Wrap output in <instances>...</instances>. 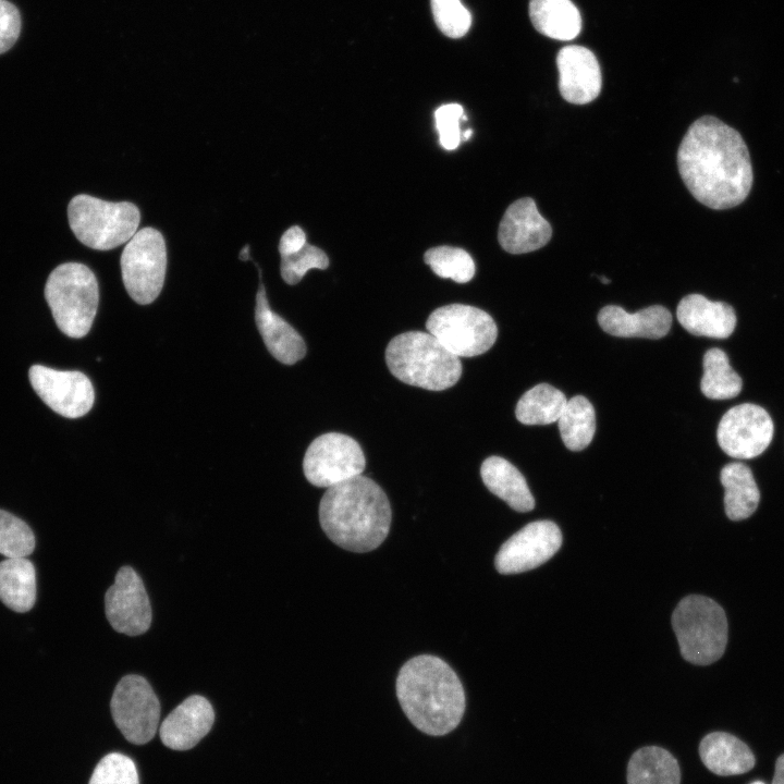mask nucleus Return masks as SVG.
I'll return each instance as SVG.
<instances>
[{"mask_svg":"<svg viewBox=\"0 0 784 784\" xmlns=\"http://www.w3.org/2000/svg\"><path fill=\"white\" fill-rule=\"evenodd\" d=\"M529 16L535 28L549 38L572 40L581 29L580 13L571 0H530Z\"/></svg>","mask_w":784,"mask_h":784,"instance_id":"393cba45","label":"nucleus"},{"mask_svg":"<svg viewBox=\"0 0 784 784\" xmlns=\"http://www.w3.org/2000/svg\"><path fill=\"white\" fill-rule=\"evenodd\" d=\"M466 120L464 109L460 103L442 105L434 111L436 128L443 148L453 150L462 140L460 121Z\"/></svg>","mask_w":784,"mask_h":784,"instance_id":"c9c22d12","label":"nucleus"},{"mask_svg":"<svg viewBox=\"0 0 784 784\" xmlns=\"http://www.w3.org/2000/svg\"><path fill=\"white\" fill-rule=\"evenodd\" d=\"M384 355L387 366L395 378L430 391L453 387L463 371L460 357L429 332L408 331L394 336Z\"/></svg>","mask_w":784,"mask_h":784,"instance_id":"20e7f679","label":"nucleus"},{"mask_svg":"<svg viewBox=\"0 0 784 784\" xmlns=\"http://www.w3.org/2000/svg\"><path fill=\"white\" fill-rule=\"evenodd\" d=\"M566 403L562 391L540 383L523 394L516 404L515 415L524 425H549L559 420Z\"/></svg>","mask_w":784,"mask_h":784,"instance_id":"cd10ccee","label":"nucleus"},{"mask_svg":"<svg viewBox=\"0 0 784 784\" xmlns=\"http://www.w3.org/2000/svg\"><path fill=\"white\" fill-rule=\"evenodd\" d=\"M255 321L269 353L284 365L304 358L307 348L302 335L281 316L272 311L260 281L256 294Z\"/></svg>","mask_w":784,"mask_h":784,"instance_id":"6ab92c4d","label":"nucleus"},{"mask_svg":"<svg viewBox=\"0 0 784 784\" xmlns=\"http://www.w3.org/2000/svg\"><path fill=\"white\" fill-rule=\"evenodd\" d=\"M110 708L115 725L130 743L143 745L155 736L160 703L143 676L122 677L114 688Z\"/></svg>","mask_w":784,"mask_h":784,"instance_id":"9b49d317","label":"nucleus"},{"mask_svg":"<svg viewBox=\"0 0 784 784\" xmlns=\"http://www.w3.org/2000/svg\"><path fill=\"white\" fill-rule=\"evenodd\" d=\"M682 657L697 665L719 660L727 644V620L722 607L699 595L683 598L672 614Z\"/></svg>","mask_w":784,"mask_h":784,"instance_id":"423d86ee","label":"nucleus"},{"mask_svg":"<svg viewBox=\"0 0 784 784\" xmlns=\"http://www.w3.org/2000/svg\"><path fill=\"white\" fill-rule=\"evenodd\" d=\"M68 220L82 244L97 250H109L133 237L138 231L140 213L130 201L113 203L78 194L69 203Z\"/></svg>","mask_w":784,"mask_h":784,"instance_id":"0eeeda50","label":"nucleus"},{"mask_svg":"<svg viewBox=\"0 0 784 784\" xmlns=\"http://www.w3.org/2000/svg\"><path fill=\"white\" fill-rule=\"evenodd\" d=\"M106 615L118 633L137 636L151 624V608L139 575L131 566H122L114 584L105 595Z\"/></svg>","mask_w":784,"mask_h":784,"instance_id":"2eb2a0df","label":"nucleus"},{"mask_svg":"<svg viewBox=\"0 0 784 784\" xmlns=\"http://www.w3.org/2000/svg\"><path fill=\"white\" fill-rule=\"evenodd\" d=\"M558 424L564 445L571 451H581L590 444L595 436L593 406L583 395L573 396L567 400Z\"/></svg>","mask_w":784,"mask_h":784,"instance_id":"c85d7f7f","label":"nucleus"},{"mask_svg":"<svg viewBox=\"0 0 784 784\" xmlns=\"http://www.w3.org/2000/svg\"><path fill=\"white\" fill-rule=\"evenodd\" d=\"M215 711L203 696L193 695L180 703L162 722L159 735L167 747L174 750L193 748L208 734Z\"/></svg>","mask_w":784,"mask_h":784,"instance_id":"a211bd4d","label":"nucleus"},{"mask_svg":"<svg viewBox=\"0 0 784 784\" xmlns=\"http://www.w3.org/2000/svg\"><path fill=\"white\" fill-rule=\"evenodd\" d=\"M30 527L13 514L0 510V554L5 558H26L35 549Z\"/></svg>","mask_w":784,"mask_h":784,"instance_id":"2f4dec72","label":"nucleus"},{"mask_svg":"<svg viewBox=\"0 0 784 784\" xmlns=\"http://www.w3.org/2000/svg\"><path fill=\"white\" fill-rule=\"evenodd\" d=\"M771 784H784V754L776 760L774 776Z\"/></svg>","mask_w":784,"mask_h":784,"instance_id":"58836bf2","label":"nucleus"},{"mask_svg":"<svg viewBox=\"0 0 784 784\" xmlns=\"http://www.w3.org/2000/svg\"><path fill=\"white\" fill-rule=\"evenodd\" d=\"M599 280H600L602 283H604V284H609V283L611 282L610 279H608L607 277H603V275H602V277H599Z\"/></svg>","mask_w":784,"mask_h":784,"instance_id":"79ce46f5","label":"nucleus"},{"mask_svg":"<svg viewBox=\"0 0 784 784\" xmlns=\"http://www.w3.org/2000/svg\"><path fill=\"white\" fill-rule=\"evenodd\" d=\"M22 27L19 9L8 0H0V54L16 42Z\"/></svg>","mask_w":784,"mask_h":784,"instance_id":"e433bc0d","label":"nucleus"},{"mask_svg":"<svg viewBox=\"0 0 784 784\" xmlns=\"http://www.w3.org/2000/svg\"><path fill=\"white\" fill-rule=\"evenodd\" d=\"M120 265L131 298L140 305L152 303L166 277L167 248L162 234L150 226L138 230L125 244Z\"/></svg>","mask_w":784,"mask_h":784,"instance_id":"1a4fd4ad","label":"nucleus"},{"mask_svg":"<svg viewBox=\"0 0 784 784\" xmlns=\"http://www.w3.org/2000/svg\"><path fill=\"white\" fill-rule=\"evenodd\" d=\"M552 236L550 223L539 213L536 203L524 197L505 210L498 230L501 247L510 254H526L543 247Z\"/></svg>","mask_w":784,"mask_h":784,"instance_id":"dca6fc26","label":"nucleus"},{"mask_svg":"<svg viewBox=\"0 0 784 784\" xmlns=\"http://www.w3.org/2000/svg\"><path fill=\"white\" fill-rule=\"evenodd\" d=\"M773 421L768 412L751 403L730 408L721 418L716 439L720 448L734 458H754L765 451L773 438Z\"/></svg>","mask_w":784,"mask_h":784,"instance_id":"f8f14e48","label":"nucleus"},{"mask_svg":"<svg viewBox=\"0 0 784 784\" xmlns=\"http://www.w3.org/2000/svg\"><path fill=\"white\" fill-rule=\"evenodd\" d=\"M739 375L731 367L728 357L720 348H710L703 356V376L700 389L711 400H728L742 391Z\"/></svg>","mask_w":784,"mask_h":784,"instance_id":"c756f323","label":"nucleus"},{"mask_svg":"<svg viewBox=\"0 0 784 784\" xmlns=\"http://www.w3.org/2000/svg\"><path fill=\"white\" fill-rule=\"evenodd\" d=\"M679 175L690 194L711 209L743 203L752 185V167L740 134L712 115L696 120L677 150Z\"/></svg>","mask_w":784,"mask_h":784,"instance_id":"f257e3e1","label":"nucleus"},{"mask_svg":"<svg viewBox=\"0 0 784 784\" xmlns=\"http://www.w3.org/2000/svg\"><path fill=\"white\" fill-rule=\"evenodd\" d=\"M598 322L607 333L614 336L660 339L670 331L672 315L661 305L633 314L620 306L608 305L599 311Z\"/></svg>","mask_w":784,"mask_h":784,"instance_id":"412c9836","label":"nucleus"},{"mask_svg":"<svg viewBox=\"0 0 784 784\" xmlns=\"http://www.w3.org/2000/svg\"><path fill=\"white\" fill-rule=\"evenodd\" d=\"M28 378L44 403L61 416L78 418L86 415L94 405V387L81 371H63L33 365L28 370Z\"/></svg>","mask_w":784,"mask_h":784,"instance_id":"ddd939ff","label":"nucleus"},{"mask_svg":"<svg viewBox=\"0 0 784 784\" xmlns=\"http://www.w3.org/2000/svg\"><path fill=\"white\" fill-rule=\"evenodd\" d=\"M306 244L305 232L298 226L293 225L287 229L280 238L279 253L281 257L292 255L301 250Z\"/></svg>","mask_w":784,"mask_h":784,"instance_id":"4c0bfd02","label":"nucleus"},{"mask_svg":"<svg viewBox=\"0 0 784 784\" xmlns=\"http://www.w3.org/2000/svg\"><path fill=\"white\" fill-rule=\"evenodd\" d=\"M556 65L559 90L567 102L586 105L599 96L601 70L592 51L575 45L563 47L558 53Z\"/></svg>","mask_w":784,"mask_h":784,"instance_id":"f3484780","label":"nucleus"},{"mask_svg":"<svg viewBox=\"0 0 784 784\" xmlns=\"http://www.w3.org/2000/svg\"><path fill=\"white\" fill-rule=\"evenodd\" d=\"M89 784H139L136 765L127 756L109 754L94 769Z\"/></svg>","mask_w":784,"mask_h":784,"instance_id":"72a5a7b5","label":"nucleus"},{"mask_svg":"<svg viewBox=\"0 0 784 784\" xmlns=\"http://www.w3.org/2000/svg\"><path fill=\"white\" fill-rule=\"evenodd\" d=\"M366 458L358 442L340 432L317 437L307 448L303 461L306 479L319 488H329L362 475Z\"/></svg>","mask_w":784,"mask_h":784,"instance_id":"9d476101","label":"nucleus"},{"mask_svg":"<svg viewBox=\"0 0 784 784\" xmlns=\"http://www.w3.org/2000/svg\"><path fill=\"white\" fill-rule=\"evenodd\" d=\"M391 519L385 492L363 475L327 488L319 504V522L327 537L352 552L377 549L390 531Z\"/></svg>","mask_w":784,"mask_h":784,"instance_id":"f03ea898","label":"nucleus"},{"mask_svg":"<svg viewBox=\"0 0 784 784\" xmlns=\"http://www.w3.org/2000/svg\"><path fill=\"white\" fill-rule=\"evenodd\" d=\"M676 759L665 749L649 746L633 754L627 765L628 784H679Z\"/></svg>","mask_w":784,"mask_h":784,"instance_id":"bb28decb","label":"nucleus"},{"mask_svg":"<svg viewBox=\"0 0 784 784\" xmlns=\"http://www.w3.org/2000/svg\"><path fill=\"white\" fill-rule=\"evenodd\" d=\"M431 10L438 27L448 37L460 38L468 32L470 13L460 0H431Z\"/></svg>","mask_w":784,"mask_h":784,"instance_id":"f704fd0d","label":"nucleus"},{"mask_svg":"<svg viewBox=\"0 0 784 784\" xmlns=\"http://www.w3.org/2000/svg\"><path fill=\"white\" fill-rule=\"evenodd\" d=\"M402 710L419 731L442 736L465 711V693L455 671L441 658L420 654L401 667L395 683Z\"/></svg>","mask_w":784,"mask_h":784,"instance_id":"7ed1b4c3","label":"nucleus"},{"mask_svg":"<svg viewBox=\"0 0 784 784\" xmlns=\"http://www.w3.org/2000/svg\"><path fill=\"white\" fill-rule=\"evenodd\" d=\"M480 476L488 490L514 511L525 513L535 507L526 479L505 458L495 455L486 458L480 467Z\"/></svg>","mask_w":784,"mask_h":784,"instance_id":"4be33fe9","label":"nucleus"},{"mask_svg":"<svg viewBox=\"0 0 784 784\" xmlns=\"http://www.w3.org/2000/svg\"><path fill=\"white\" fill-rule=\"evenodd\" d=\"M240 259H242V260L249 259V257H248V246H245V247L242 249V252H241V254H240Z\"/></svg>","mask_w":784,"mask_h":784,"instance_id":"ea45409f","label":"nucleus"},{"mask_svg":"<svg viewBox=\"0 0 784 784\" xmlns=\"http://www.w3.org/2000/svg\"><path fill=\"white\" fill-rule=\"evenodd\" d=\"M724 487V507L732 520L748 518L758 507L760 492L749 467L742 463L725 465L720 475Z\"/></svg>","mask_w":784,"mask_h":784,"instance_id":"a878e982","label":"nucleus"},{"mask_svg":"<svg viewBox=\"0 0 784 784\" xmlns=\"http://www.w3.org/2000/svg\"><path fill=\"white\" fill-rule=\"evenodd\" d=\"M676 316L682 327L697 336L726 339L736 326L732 306L712 302L700 294L684 296L678 303Z\"/></svg>","mask_w":784,"mask_h":784,"instance_id":"aec40b11","label":"nucleus"},{"mask_svg":"<svg viewBox=\"0 0 784 784\" xmlns=\"http://www.w3.org/2000/svg\"><path fill=\"white\" fill-rule=\"evenodd\" d=\"M471 134H473V131H471L470 128H468V130H466L465 132L462 133V138H463V139H468V138L471 136Z\"/></svg>","mask_w":784,"mask_h":784,"instance_id":"a19ab883","label":"nucleus"},{"mask_svg":"<svg viewBox=\"0 0 784 784\" xmlns=\"http://www.w3.org/2000/svg\"><path fill=\"white\" fill-rule=\"evenodd\" d=\"M562 546V532L551 520L527 524L500 547L494 565L500 574H517L543 564Z\"/></svg>","mask_w":784,"mask_h":784,"instance_id":"4468645a","label":"nucleus"},{"mask_svg":"<svg viewBox=\"0 0 784 784\" xmlns=\"http://www.w3.org/2000/svg\"><path fill=\"white\" fill-rule=\"evenodd\" d=\"M703 764L718 775H736L755 765V756L740 739L724 732L708 734L699 745Z\"/></svg>","mask_w":784,"mask_h":784,"instance_id":"5701e85b","label":"nucleus"},{"mask_svg":"<svg viewBox=\"0 0 784 784\" xmlns=\"http://www.w3.org/2000/svg\"><path fill=\"white\" fill-rule=\"evenodd\" d=\"M426 328L445 348L457 357H474L494 344L498 328L485 310L464 304H450L433 310Z\"/></svg>","mask_w":784,"mask_h":784,"instance_id":"6e6552de","label":"nucleus"},{"mask_svg":"<svg viewBox=\"0 0 784 784\" xmlns=\"http://www.w3.org/2000/svg\"><path fill=\"white\" fill-rule=\"evenodd\" d=\"M329 266L326 253L310 244L289 256L281 257L280 272L285 283H298L310 269L323 270Z\"/></svg>","mask_w":784,"mask_h":784,"instance_id":"473e14b6","label":"nucleus"},{"mask_svg":"<svg viewBox=\"0 0 784 784\" xmlns=\"http://www.w3.org/2000/svg\"><path fill=\"white\" fill-rule=\"evenodd\" d=\"M0 600L11 610L24 613L36 600V571L26 558H7L0 562Z\"/></svg>","mask_w":784,"mask_h":784,"instance_id":"b1692460","label":"nucleus"},{"mask_svg":"<svg viewBox=\"0 0 784 784\" xmlns=\"http://www.w3.org/2000/svg\"><path fill=\"white\" fill-rule=\"evenodd\" d=\"M424 260L438 277L457 283H466L475 274L473 258L460 247L444 245L429 248L424 255Z\"/></svg>","mask_w":784,"mask_h":784,"instance_id":"7c9ffc66","label":"nucleus"},{"mask_svg":"<svg viewBox=\"0 0 784 784\" xmlns=\"http://www.w3.org/2000/svg\"><path fill=\"white\" fill-rule=\"evenodd\" d=\"M751 784H765V783H763L761 781H756V782H752Z\"/></svg>","mask_w":784,"mask_h":784,"instance_id":"37998d69","label":"nucleus"},{"mask_svg":"<svg viewBox=\"0 0 784 784\" xmlns=\"http://www.w3.org/2000/svg\"><path fill=\"white\" fill-rule=\"evenodd\" d=\"M45 298L58 328L68 336H85L94 322L99 290L94 272L81 262L56 267L46 281Z\"/></svg>","mask_w":784,"mask_h":784,"instance_id":"39448f33","label":"nucleus"}]
</instances>
